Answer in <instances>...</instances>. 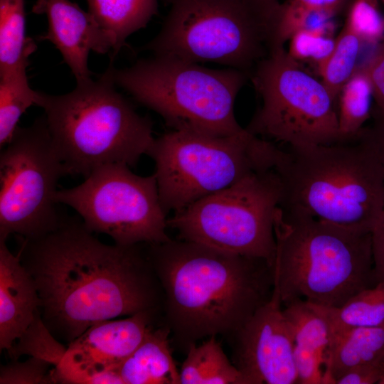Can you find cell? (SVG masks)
I'll return each instance as SVG.
<instances>
[{
    "instance_id": "35",
    "label": "cell",
    "mask_w": 384,
    "mask_h": 384,
    "mask_svg": "<svg viewBox=\"0 0 384 384\" xmlns=\"http://www.w3.org/2000/svg\"><path fill=\"white\" fill-rule=\"evenodd\" d=\"M262 12L272 16L280 4L279 0H250Z\"/></svg>"
},
{
    "instance_id": "24",
    "label": "cell",
    "mask_w": 384,
    "mask_h": 384,
    "mask_svg": "<svg viewBox=\"0 0 384 384\" xmlns=\"http://www.w3.org/2000/svg\"><path fill=\"white\" fill-rule=\"evenodd\" d=\"M373 98L370 80L364 68H357L336 99L338 129L344 141L355 139L371 117Z\"/></svg>"
},
{
    "instance_id": "16",
    "label": "cell",
    "mask_w": 384,
    "mask_h": 384,
    "mask_svg": "<svg viewBox=\"0 0 384 384\" xmlns=\"http://www.w3.org/2000/svg\"><path fill=\"white\" fill-rule=\"evenodd\" d=\"M40 311L35 282L22 265L0 240V349L9 351Z\"/></svg>"
},
{
    "instance_id": "21",
    "label": "cell",
    "mask_w": 384,
    "mask_h": 384,
    "mask_svg": "<svg viewBox=\"0 0 384 384\" xmlns=\"http://www.w3.org/2000/svg\"><path fill=\"white\" fill-rule=\"evenodd\" d=\"M181 384H250L235 365H233L215 336L200 345L188 346L180 369Z\"/></svg>"
},
{
    "instance_id": "20",
    "label": "cell",
    "mask_w": 384,
    "mask_h": 384,
    "mask_svg": "<svg viewBox=\"0 0 384 384\" xmlns=\"http://www.w3.org/2000/svg\"><path fill=\"white\" fill-rule=\"evenodd\" d=\"M86 1L89 12L112 42V60L126 39L158 14V0Z\"/></svg>"
},
{
    "instance_id": "15",
    "label": "cell",
    "mask_w": 384,
    "mask_h": 384,
    "mask_svg": "<svg viewBox=\"0 0 384 384\" xmlns=\"http://www.w3.org/2000/svg\"><path fill=\"white\" fill-rule=\"evenodd\" d=\"M33 12L45 14L48 31L39 38L51 42L61 53L77 81L90 78V51L106 54L112 42L88 11L69 0H37Z\"/></svg>"
},
{
    "instance_id": "31",
    "label": "cell",
    "mask_w": 384,
    "mask_h": 384,
    "mask_svg": "<svg viewBox=\"0 0 384 384\" xmlns=\"http://www.w3.org/2000/svg\"><path fill=\"white\" fill-rule=\"evenodd\" d=\"M384 384V357L359 366L336 380V384Z\"/></svg>"
},
{
    "instance_id": "5",
    "label": "cell",
    "mask_w": 384,
    "mask_h": 384,
    "mask_svg": "<svg viewBox=\"0 0 384 384\" xmlns=\"http://www.w3.org/2000/svg\"><path fill=\"white\" fill-rule=\"evenodd\" d=\"M107 69L60 95L39 92L44 116L67 175L87 177L112 164L134 166L153 144V124L115 89Z\"/></svg>"
},
{
    "instance_id": "22",
    "label": "cell",
    "mask_w": 384,
    "mask_h": 384,
    "mask_svg": "<svg viewBox=\"0 0 384 384\" xmlns=\"http://www.w3.org/2000/svg\"><path fill=\"white\" fill-rule=\"evenodd\" d=\"M36 49L26 36L24 0H0V75L28 65Z\"/></svg>"
},
{
    "instance_id": "13",
    "label": "cell",
    "mask_w": 384,
    "mask_h": 384,
    "mask_svg": "<svg viewBox=\"0 0 384 384\" xmlns=\"http://www.w3.org/2000/svg\"><path fill=\"white\" fill-rule=\"evenodd\" d=\"M156 311L99 321L70 343L53 368L54 383L124 384L120 365L143 341Z\"/></svg>"
},
{
    "instance_id": "2",
    "label": "cell",
    "mask_w": 384,
    "mask_h": 384,
    "mask_svg": "<svg viewBox=\"0 0 384 384\" xmlns=\"http://www.w3.org/2000/svg\"><path fill=\"white\" fill-rule=\"evenodd\" d=\"M148 245L166 326L187 347L235 336L272 294V270L263 260L183 240Z\"/></svg>"
},
{
    "instance_id": "6",
    "label": "cell",
    "mask_w": 384,
    "mask_h": 384,
    "mask_svg": "<svg viewBox=\"0 0 384 384\" xmlns=\"http://www.w3.org/2000/svg\"><path fill=\"white\" fill-rule=\"evenodd\" d=\"M108 70L116 85L158 113L172 130L226 137L245 129L236 120L234 104L247 72L160 55Z\"/></svg>"
},
{
    "instance_id": "23",
    "label": "cell",
    "mask_w": 384,
    "mask_h": 384,
    "mask_svg": "<svg viewBox=\"0 0 384 384\" xmlns=\"http://www.w3.org/2000/svg\"><path fill=\"white\" fill-rule=\"evenodd\" d=\"M314 305L327 321L331 333L384 325V281L358 292L339 307Z\"/></svg>"
},
{
    "instance_id": "26",
    "label": "cell",
    "mask_w": 384,
    "mask_h": 384,
    "mask_svg": "<svg viewBox=\"0 0 384 384\" xmlns=\"http://www.w3.org/2000/svg\"><path fill=\"white\" fill-rule=\"evenodd\" d=\"M363 42L345 23L335 39L331 53L317 66L321 80L336 102L341 90L358 68L356 63Z\"/></svg>"
},
{
    "instance_id": "25",
    "label": "cell",
    "mask_w": 384,
    "mask_h": 384,
    "mask_svg": "<svg viewBox=\"0 0 384 384\" xmlns=\"http://www.w3.org/2000/svg\"><path fill=\"white\" fill-rule=\"evenodd\" d=\"M23 65L0 75V146L7 144L18 127L21 115L31 106L37 105L39 92L29 85Z\"/></svg>"
},
{
    "instance_id": "12",
    "label": "cell",
    "mask_w": 384,
    "mask_h": 384,
    "mask_svg": "<svg viewBox=\"0 0 384 384\" xmlns=\"http://www.w3.org/2000/svg\"><path fill=\"white\" fill-rule=\"evenodd\" d=\"M129 167L122 164L100 166L77 186L58 190L55 201L71 207L90 231L106 234L115 244L169 241L167 214L155 175L141 176Z\"/></svg>"
},
{
    "instance_id": "27",
    "label": "cell",
    "mask_w": 384,
    "mask_h": 384,
    "mask_svg": "<svg viewBox=\"0 0 384 384\" xmlns=\"http://www.w3.org/2000/svg\"><path fill=\"white\" fill-rule=\"evenodd\" d=\"M66 349L46 326L38 311L30 326L7 352L12 360L28 355L43 360L55 368Z\"/></svg>"
},
{
    "instance_id": "9",
    "label": "cell",
    "mask_w": 384,
    "mask_h": 384,
    "mask_svg": "<svg viewBox=\"0 0 384 384\" xmlns=\"http://www.w3.org/2000/svg\"><path fill=\"white\" fill-rule=\"evenodd\" d=\"M282 198L277 174L273 169L261 170L174 213L167 225L180 240L261 259L272 267L274 215Z\"/></svg>"
},
{
    "instance_id": "34",
    "label": "cell",
    "mask_w": 384,
    "mask_h": 384,
    "mask_svg": "<svg viewBox=\"0 0 384 384\" xmlns=\"http://www.w3.org/2000/svg\"><path fill=\"white\" fill-rule=\"evenodd\" d=\"M373 272L375 283L384 281V210L372 230Z\"/></svg>"
},
{
    "instance_id": "32",
    "label": "cell",
    "mask_w": 384,
    "mask_h": 384,
    "mask_svg": "<svg viewBox=\"0 0 384 384\" xmlns=\"http://www.w3.org/2000/svg\"><path fill=\"white\" fill-rule=\"evenodd\" d=\"M371 117L373 125L362 132L375 149L384 174V109L373 107Z\"/></svg>"
},
{
    "instance_id": "10",
    "label": "cell",
    "mask_w": 384,
    "mask_h": 384,
    "mask_svg": "<svg viewBox=\"0 0 384 384\" xmlns=\"http://www.w3.org/2000/svg\"><path fill=\"white\" fill-rule=\"evenodd\" d=\"M249 78L262 100L245 128L250 134L289 146L346 142L338 129L336 100L284 47L260 60Z\"/></svg>"
},
{
    "instance_id": "17",
    "label": "cell",
    "mask_w": 384,
    "mask_h": 384,
    "mask_svg": "<svg viewBox=\"0 0 384 384\" xmlns=\"http://www.w3.org/2000/svg\"><path fill=\"white\" fill-rule=\"evenodd\" d=\"M283 313L293 334L297 383H323L331 338L327 321L314 304L302 299L285 304Z\"/></svg>"
},
{
    "instance_id": "4",
    "label": "cell",
    "mask_w": 384,
    "mask_h": 384,
    "mask_svg": "<svg viewBox=\"0 0 384 384\" xmlns=\"http://www.w3.org/2000/svg\"><path fill=\"white\" fill-rule=\"evenodd\" d=\"M273 291L282 304L302 299L339 307L376 284L372 233L279 206L274 215Z\"/></svg>"
},
{
    "instance_id": "33",
    "label": "cell",
    "mask_w": 384,
    "mask_h": 384,
    "mask_svg": "<svg viewBox=\"0 0 384 384\" xmlns=\"http://www.w3.org/2000/svg\"><path fill=\"white\" fill-rule=\"evenodd\" d=\"M364 68L371 82L375 107L384 109V48Z\"/></svg>"
},
{
    "instance_id": "30",
    "label": "cell",
    "mask_w": 384,
    "mask_h": 384,
    "mask_svg": "<svg viewBox=\"0 0 384 384\" xmlns=\"http://www.w3.org/2000/svg\"><path fill=\"white\" fill-rule=\"evenodd\" d=\"M54 367L49 363L30 356L23 362L12 360L0 369L1 384L54 383L51 375Z\"/></svg>"
},
{
    "instance_id": "29",
    "label": "cell",
    "mask_w": 384,
    "mask_h": 384,
    "mask_svg": "<svg viewBox=\"0 0 384 384\" xmlns=\"http://www.w3.org/2000/svg\"><path fill=\"white\" fill-rule=\"evenodd\" d=\"M335 39L330 34L300 31L289 39L287 52L299 62L311 61L318 66L331 53Z\"/></svg>"
},
{
    "instance_id": "19",
    "label": "cell",
    "mask_w": 384,
    "mask_h": 384,
    "mask_svg": "<svg viewBox=\"0 0 384 384\" xmlns=\"http://www.w3.org/2000/svg\"><path fill=\"white\" fill-rule=\"evenodd\" d=\"M383 357L384 325L351 327L331 333L323 383H336L352 369Z\"/></svg>"
},
{
    "instance_id": "36",
    "label": "cell",
    "mask_w": 384,
    "mask_h": 384,
    "mask_svg": "<svg viewBox=\"0 0 384 384\" xmlns=\"http://www.w3.org/2000/svg\"><path fill=\"white\" fill-rule=\"evenodd\" d=\"M383 1L384 2V0H383Z\"/></svg>"
},
{
    "instance_id": "3",
    "label": "cell",
    "mask_w": 384,
    "mask_h": 384,
    "mask_svg": "<svg viewBox=\"0 0 384 384\" xmlns=\"http://www.w3.org/2000/svg\"><path fill=\"white\" fill-rule=\"evenodd\" d=\"M273 169L283 209L369 233L384 210L383 168L362 130L349 141L279 148Z\"/></svg>"
},
{
    "instance_id": "11",
    "label": "cell",
    "mask_w": 384,
    "mask_h": 384,
    "mask_svg": "<svg viewBox=\"0 0 384 384\" xmlns=\"http://www.w3.org/2000/svg\"><path fill=\"white\" fill-rule=\"evenodd\" d=\"M65 175L44 114L18 127L0 154V240H34L60 226L55 196Z\"/></svg>"
},
{
    "instance_id": "8",
    "label": "cell",
    "mask_w": 384,
    "mask_h": 384,
    "mask_svg": "<svg viewBox=\"0 0 384 384\" xmlns=\"http://www.w3.org/2000/svg\"><path fill=\"white\" fill-rule=\"evenodd\" d=\"M169 6L153 55L216 63L248 73L270 51L272 16L250 0H162Z\"/></svg>"
},
{
    "instance_id": "14",
    "label": "cell",
    "mask_w": 384,
    "mask_h": 384,
    "mask_svg": "<svg viewBox=\"0 0 384 384\" xmlns=\"http://www.w3.org/2000/svg\"><path fill=\"white\" fill-rule=\"evenodd\" d=\"M282 302L272 291L236 336L235 366L250 384H294V338Z\"/></svg>"
},
{
    "instance_id": "7",
    "label": "cell",
    "mask_w": 384,
    "mask_h": 384,
    "mask_svg": "<svg viewBox=\"0 0 384 384\" xmlns=\"http://www.w3.org/2000/svg\"><path fill=\"white\" fill-rule=\"evenodd\" d=\"M279 147L245 129L226 137L171 130L154 139L161 206L167 214L225 189L255 171L273 169Z\"/></svg>"
},
{
    "instance_id": "1",
    "label": "cell",
    "mask_w": 384,
    "mask_h": 384,
    "mask_svg": "<svg viewBox=\"0 0 384 384\" xmlns=\"http://www.w3.org/2000/svg\"><path fill=\"white\" fill-rule=\"evenodd\" d=\"M41 318L69 344L97 322L156 311L163 291L141 245H107L82 222L65 220L37 239L21 238Z\"/></svg>"
},
{
    "instance_id": "18",
    "label": "cell",
    "mask_w": 384,
    "mask_h": 384,
    "mask_svg": "<svg viewBox=\"0 0 384 384\" xmlns=\"http://www.w3.org/2000/svg\"><path fill=\"white\" fill-rule=\"evenodd\" d=\"M170 329L152 326L133 353L120 365L124 384H181L170 346Z\"/></svg>"
},
{
    "instance_id": "28",
    "label": "cell",
    "mask_w": 384,
    "mask_h": 384,
    "mask_svg": "<svg viewBox=\"0 0 384 384\" xmlns=\"http://www.w3.org/2000/svg\"><path fill=\"white\" fill-rule=\"evenodd\" d=\"M345 23L363 41L375 42L384 34V18L376 0H354Z\"/></svg>"
}]
</instances>
